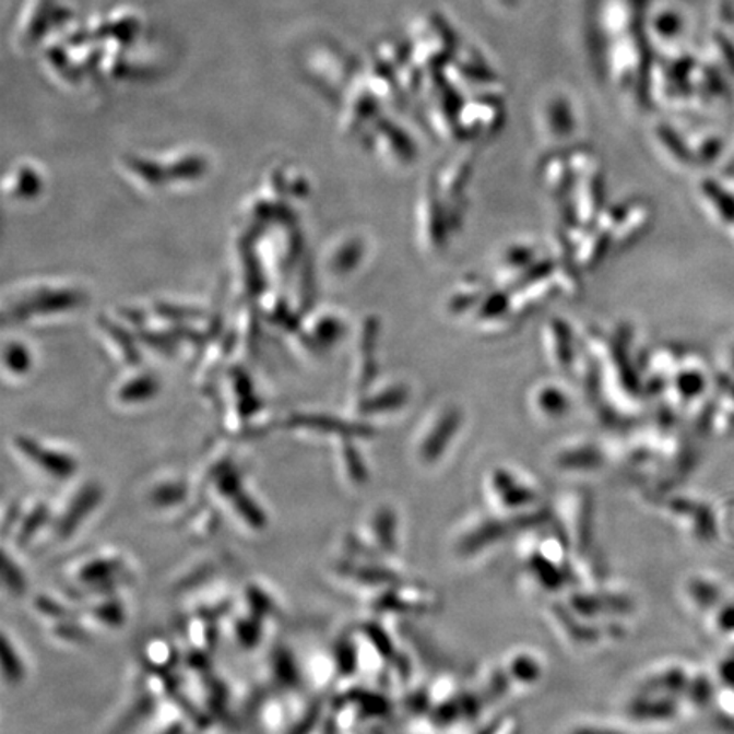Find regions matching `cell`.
<instances>
[{
  "instance_id": "3",
  "label": "cell",
  "mask_w": 734,
  "mask_h": 734,
  "mask_svg": "<svg viewBox=\"0 0 734 734\" xmlns=\"http://www.w3.org/2000/svg\"><path fill=\"white\" fill-rule=\"evenodd\" d=\"M4 580L12 592H20V590H23V575L17 570V566L11 565L9 556H5L4 558Z\"/></svg>"
},
{
  "instance_id": "2",
  "label": "cell",
  "mask_w": 734,
  "mask_h": 734,
  "mask_svg": "<svg viewBox=\"0 0 734 734\" xmlns=\"http://www.w3.org/2000/svg\"><path fill=\"white\" fill-rule=\"evenodd\" d=\"M4 675L11 684H17V682L23 680L24 677V666L21 662V658L17 656V651L11 650V641H9L8 636H4Z\"/></svg>"
},
{
  "instance_id": "1",
  "label": "cell",
  "mask_w": 734,
  "mask_h": 734,
  "mask_svg": "<svg viewBox=\"0 0 734 734\" xmlns=\"http://www.w3.org/2000/svg\"><path fill=\"white\" fill-rule=\"evenodd\" d=\"M97 505V495L94 492H88L87 495H84V498H76L70 509L67 510L63 519L60 520L58 524V532H60L61 537H69L72 532H75L76 525L91 512L94 507Z\"/></svg>"
}]
</instances>
